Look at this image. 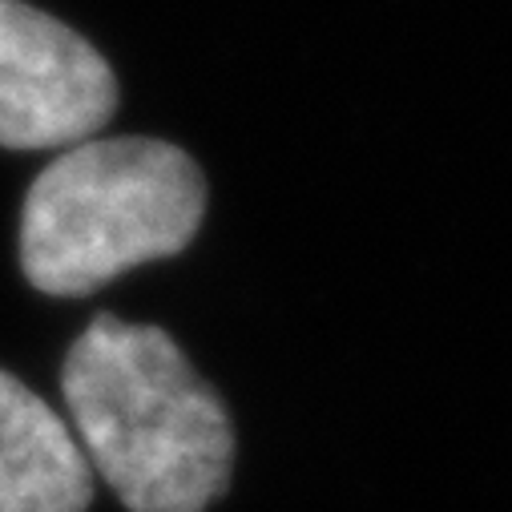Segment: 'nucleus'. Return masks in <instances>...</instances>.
<instances>
[{
	"mask_svg": "<svg viewBox=\"0 0 512 512\" xmlns=\"http://www.w3.org/2000/svg\"><path fill=\"white\" fill-rule=\"evenodd\" d=\"M61 392L93 476L130 512H206L226 492V408L162 327L97 315L65 355Z\"/></svg>",
	"mask_w": 512,
	"mask_h": 512,
	"instance_id": "nucleus-1",
	"label": "nucleus"
},
{
	"mask_svg": "<svg viewBox=\"0 0 512 512\" xmlns=\"http://www.w3.org/2000/svg\"><path fill=\"white\" fill-rule=\"evenodd\" d=\"M206 214L190 154L154 138L77 142L29 186L21 271L57 299H77L121 271L186 250Z\"/></svg>",
	"mask_w": 512,
	"mask_h": 512,
	"instance_id": "nucleus-2",
	"label": "nucleus"
},
{
	"mask_svg": "<svg viewBox=\"0 0 512 512\" xmlns=\"http://www.w3.org/2000/svg\"><path fill=\"white\" fill-rule=\"evenodd\" d=\"M113 109V69L85 37L25 0H0V146L69 150Z\"/></svg>",
	"mask_w": 512,
	"mask_h": 512,
	"instance_id": "nucleus-3",
	"label": "nucleus"
},
{
	"mask_svg": "<svg viewBox=\"0 0 512 512\" xmlns=\"http://www.w3.org/2000/svg\"><path fill=\"white\" fill-rule=\"evenodd\" d=\"M89 500L93 468L69 420L0 371V512H85Z\"/></svg>",
	"mask_w": 512,
	"mask_h": 512,
	"instance_id": "nucleus-4",
	"label": "nucleus"
}]
</instances>
